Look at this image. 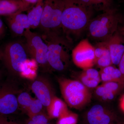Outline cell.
<instances>
[{"label":"cell","instance_id":"obj_29","mask_svg":"<svg viewBox=\"0 0 124 124\" xmlns=\"http://www.w3.org/2000/svg\"><path fill=\"white\" fill-rule=\"evenodd\" d=\"M5 28L4 23L0 18V39L2 38L4 34Z\"/></svg>","mask_w":124,"mask_h":124},{"label":"cell","instance_id":"obj_33","mask_svg":"<svg viewBox=\"0 0 124 124\" xmlns=\"http://www.w3.org/2000/svg\"><path fill=\"white\" fill-rule=\"evenodd\" d=\"M123 124V123H122V122H117V123H112V124Z\"/></svg>","mask_w":124,"mask_h":124},{"label":"cell","instance_id":"obj_28","mask_svg":"<svg viewBox=\"0 0 124 124\" xmlns=\"http://www.w3.org/2000/svg\"><path fill=\"white\" fill-rule=\"evenodd\" d=\"M25 4L31 8L38 2L39 0H22Z\"/></svg>","mask_w":124,"mask_h":124},{"label":"cell","instance_id":"obj_15","mask_svg":"<svg viewBox=\"0 0 124 124\" xmlns=\"http://www.w3.org/2000/svg\"><path fill=\"white\" fill-rule=\"evenodd\" d=\"M79 79L80 82L89 89L95 88L101 81L99 72L93 68L83 69Z\"/></svg>","mask_w":124,"mask_h":124},{"label":"cell","instance_id":"obj_11","mask_svg":"<svg viewBox=\"0 0 124 124\" xmlns=\"http://www.w3.org/2000/svg\"><path fill=\"white\" fill-rule=\"evenodd\" d=\"M86 120L89 124H110L117 120L115 113L100 104L93 106L88 112Z\"/></svg>","mask_w":124,"mask_h":124},{"label":"cell","instance_id":"obj_14","mask_svg":"<svg viewBox=\"0 0 124 124\" xmlns=\"http://www.w3.org/2000/svg\"><path fill=\"white\" fill-rule=\"evenodd\" d=\"M31 8L22 0H0V16H8L29 10Z\"/></svg>","mask_w":124,"mask_h":124},{"label":"cell","instance_id":"obj_27","mask_svg":"<svg viewBox=\"0 0 124 124\" xmlns=\"http://www.w3.org/2000/svg\"><path fill=\"white\" fill-rule=\"evenodd\" d=\"M118 65L119 66L118 69L120 70L121 73L122 74V77L124 79V54L120 60Z\"/></svg>","mask_w":124,"mask_h":124},{"label":"cell","instance_id":"obj_17","mask_svg":"<svg viewBox=\"0 0 124 124\" xmlns=\"http://www.w3.org/2000/svg\"><path fill=\"white\" fill-rule=\"evenodd\" d=\"M99 72L103 82L113 81L124 84V79L120 70L112 65L100 69Z\"/></svg>","mask_w":124,"mask_h":124},{"label":"cell","instance_id":"obj_20","mask_svg":"<svg viewBox=\"0 0 124 124\" xmlns=\"http://www.w3.org/2000/svg\"><path fill=\"white\" fill-rule=\"evenodd\" d=\"M95 93L97 97L103 101L113 100L116 95L102 84L95 88Z\"/></svg>","mask_w":124,"mask_h":124},{"label":"cell","instance_id":"obj_18","mask_svg":"<svg viewBox=\"0 0 124 124\" xmlns=\"http://www.w3.org/2000/svg\"><path fill=\"white\" fill-rule=\"evenodd\" d=\"M44 0H39L33 7L28 10L27 15L31 28L35 29L39 26L43 14Z\"/></svg>","mask_w":124,"mask_h":124},{"label":"cell","instance_id":"obj_12","mask_svg":"<svg viewBox=\"0 0 124 124\" xmlns=\"http://www.w3.org/2000/svg\"><path fill=\"white\" fill-rule=\"evenodd\" d=\"M107 42L112 63L118 65L124 54V35L119 27Z\"/></svg>","mask_w":124,"mask_h":124},{"label":"cell","instance_id":"obj_34","mask_svg":"<svg viewBox=\"0 0 124 124\" xmlns=\"http://www.w3.org/2000/svg\"><path fill=\"white\" fill-rule=\"evenodd\" d=\"M46 124H50V123L49 122H48V123H46Z\"/></svg>","mask_w":124,"mask_h":124},{"label":"cell","instance_id":"obj_1","mask_svg":"<svg viewBox=\"0 0 124 124\" xmlns=\"http://www.w3.org/2000/svg\"><path fill=\"white\" fill-rule=\"evenodd\" d=\"M61 26L69 39L70 35H80L86 30L92 19L94 10L79 0H63Z\"/></svg>","mask_w":124,"mask_h":124},{"label":"cell","instance_id":"obj_8","mask_svg":"<svg viewBox=\"0 0 124 124\" xmlns=\"http://www.w3.org/2000/svg\"><path fill=\"white\" fill-rule=\"evenodd\" d=\"M26 41L25 46L28 54L42 67L49 66L46 54L48 46L42 36L27 30L24 35Z\"/></svg>","mask_w":124,"mask_h":124},{"label":"cell","instance_id":"obj_22","mask_svg":"<svg viewBox=\"0 0 124 124\" xmlns=\"http://www.w3.org/2000/svg\"><path fill=\"white\" fill-rule=\"evenodd\" d=\"M112 64L113 63L108 47V48L104 51L100 57L95 60V65L101 69Z\"/></svg>","mask_w":124,"mask_h":124},{"label":"cell","instance_id":"obj_21","mask_svg":"<svg viewBox=\"0 0 124 124\" xmlns=\"http://www.w3.org/2000/svg\"><path fill=\"white\" fill-rule=\"evenodd\" d=\"M33 99L29 93L22 91L19 94L17 97L19 108H21L25 112H26Z\"/></svg>","mask_w":124,"mask_h":124},{"label":"cell","instance_id":"obj_30","mask_svg":"<svg viewBox=\"0 0 124 124\" xmlns=\"http://www.w3.org/2000/svg\"><path fill=\"white\" fill-rule=\"evenodd\" d=\"M119 106L121 110L124 112V94L120 99Z\"/></svg>","mask_w":124,"mask_h":124},{"label":"cell","instance_id":"obj_2","mask_svg":"<svg viewBox=\"0 0 124 124\" xmlns=\"http://www.w3.org/2000/svg\"><path fill=\"white\" fill-rule=\"evenodd\" d=\"M42 36L48 46L46 58L49 66L59 71L66 69L70 64L73 49L70 39L58 33Z\"/></svg>","mask_w":124,"mask_h":124},{"label":"cell","instance_id":"obj_31","mask_svg":"<svg viewBox=\"0 0 124 124\" xmlns=\"http://www.w3.org/2000/svg\"><path fill=\"white\" fill-rule=\"evenodd\" d=\"M122 22H123V26L121 28H120L121 31H122V33L124 34V18L122 19Z\"/></svg>","mask_w":124,"mask_h":124},{"label":"cell","instance_id":"obj_26","mask_svg":"<svg viewBox=\"0 0 124 124\" xmlns=\"http://www.w3.org/2000/svg\"><path fill=\"white\" fill-rule=\"evenodd\" d=\"M0 124H20L16 122L10 116L0 115Z\"/></svg>","mask_w":124,"mask_h":124},{"label":"cell","instance_id":"obj_5","mask_svg":"<svg viewBox=\"0 0 124 124\" xmlns=\"http://www.w3.org/2000/svg\"><path fill=\"white\" fill-rule=\"evenodd\" d=\"M28 54L24 45L18 41L10 42L5 47L2 60L11 75L23 77L31 61Z\"/></svg>","mask_w":124,"mask_h":124},{"label":"cell","instance_id":"obj_13","mask_svg":"<svg viewBox=\"0 0 124 124\" xmlns=\"http://www.w3.org/2000/svg\"><path fill=\"white\" fill-rule=\"evenodd\" d=\"M6 20L10 29L16 35L23 36L25 31L31 28L27 15L23 12L6 16Z\"/></svg>","mask_w":124,"mask_h":124},{"label":"cell","instance_id":"obj_9","mask_svg":"<svg viewBox=\"0 0 124 124\" xmlns=\"http://www.w3.org/2000/svg\"><path fill=\"white\" fill-rule=\"evenodd\" d=\"M71 57L78 67L83 69L93 68L95 65L94 46L88 39L82 40L72 49Z\"/></svg>","mask_w":124,"mask_h":124},{"label":"cell","instance_id":"obj_35","mask_svg":"<svg viewBox=\"0 0 124 124\" xmlns=\"http://www.w3.org/2000/svg\"></svg>","mask_w":124,"mask_h":124},{"label":"cell","instance_id":"obj_16","mask_svg":"<svg viewBox=\"0 0 124 124\" xmlns=\"http://www.w3.org/2000/svg\"><path fill=\"white\" fill-rule=\"evenodd\" d=\"M46 108L47 115L50 119H58L69 111L66 103L56 96L54 97Z\"/></svg>","mask_w":124,"mask_h":124},{"label":"cell","instance_id":"obj_4","mask_svg":"<svg viewBox=\"0 0 124 124\" xmlns=\"http://www.w3.org/2000/svg\"><path fill=\"white\" fill-rule=\"evenodd\" d=\"M61 93L66 103L71 108L80 109L91 101L89 89L79 81L64 78L58 79Z\"/></svg>","mask_w":124,"mask_h":124},{"label":"cell","instance_id":"obj_19","mask_svg":"<svg viewBox=\"0 0 124 124\" xmlns=\"http://www.w3.org/2000/svg\"><path fill=\"white\" fill-rule=\"evenodd\" d=\"M97 11H106L112 7L113 0H79Z\"/></svg>","mask_w":124,"mask_h":124},{"label":"cell","instance_id":"obj_25","mask_svg":"<svg viewBox=\"0 0 124 124\" xmlns=\"http://www.w3.org/2000/svg\"><path fill=\"white\" fill-rule=\"evenodd\" d=\"M49 119L48 115L41 112L29 117L26 124H46Z\"/></svg>","mask_w":124,"mask_h":124},{"label":"cell","instance_id":"obj_32","mask_svg":"<svg viewBox=\"0 0 124 124\" xmlns=\"http://www.w3.org/2000/svg\"><path fill=\"white\" fill-rule=\"evenodd\" d=\"M3 56V51L0 49V60H2Z\"/></svg>","mask_w":124,"mask_h":124},{"label":"cell","instance_id":"obj_10","mask_svg":"<svg viewBox=\"0 0 124 124\" xmlns=\"http://www.w3.org/2000/svg\"><path fill=\"white\" fill-rule=\"evenodd\" d=\"M31 89L44 106H48L55 96L51 84L46 78H36L31 85Z\"/></svg>","mask_w":124,"mask_h":124},{"label":"cell","instance_id":"obj_24","mask_svg":"<svg viewBox=\"0 0 124 124\" xmlns=\"http://www.w3.org/2000/svg\"><path fill=\"white\" fill-rule=\"evenodd\" d=\"M43 106L42 103L38 99H33L26 113L29 117H31L42 112Z\"/></svg>","mask_w":124,"mask_h":124},{"label":"cell","instance_id":"obj_23","mask_svg":"<svg viewBox=\"0 0 124 124\" xmlns=\"http://www.w3.org/2000/svg\"><path fill=\"white\" fill-rule=\"evenodd\" d=\"M78 118L77 114L69 110L58 118L57 124H77Z\"/></svg>","mask_w":124,"mask_h":124},{"label":"cell","instance_id":"obj_7","mask_svg":"<svg viewBox=\"0 0 124 124\" xmlns=\"http://www.w3.org/2000/svg\"><path fill=\"white\" fill-rule=\"evenodd\" d=\"M21 92L14 81L0 84V115L10 116L17 113L19 108L18 95Z\"/></svg>","mask_w":124,"mask_h":124},{"label":"cell","instance_id":"obj_3","mask_svg":"<svg viewBox=\"0 0 124 124\" xmlns=\"http://www.w3.org/2000/svg\"><path fill=\"white\" fill-rule=\"evenodd\" d=\"M122 19L118 10L112 7L91 19L86 30L88 36L99 42L108 41L117 31Z\"/></svg>","mask_w":124,"mask_h":124},{"label":"cell","instance_id":"obj_6","mask_svg":"<svg viewBox=\"0 0 124 124\" xmlns=\"http://www.w3.org/2000/svg\"><path fill=\"white\" fill-rule=\"evenodd\" d=\"M64 7L63 0H44L43 14L39 26L44 35L60 34L61 20Z\"/></svg>","mask_w":124,"mask_h":124}]
</instances>
